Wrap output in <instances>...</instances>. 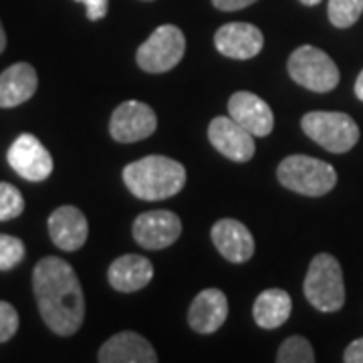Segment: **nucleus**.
Returning a JSON list of instances; mask_svg holds the SVG:
<instances>
[{
	"label": "nucleus",
	"mask_w": 363,
	"mask_h": 363,
	"mask_svg": "<svg viewBox=\"0 0 363 363\" xmlns=\"http://www.w3.org/2000/svg\"><path fill=\"white\" fill-rule=\"evenodd\" d=\"M293 311V301L283 289L262 291L252 307V317L262 329H277L286 323Z\"/></svg>",
	"instance_id": "aec40b11"
},
{
	"label": "nucleus",
	"mask_w": 363,
	"mask_h": 363,
	"mask_svg": "<svg viewBox=\"0 0 363 363\" xmlns=\"http://www.w3.org/2000/svg\"><path fill=\"white\" fill-rule=\"evenodd\" d=\"M298 2H303L305 6H315V4H319L321 0H298Z\"/></svg>",
	"instance_id": "7c9ffc66"
},
{
	"label": "nucleus",
	"mask_w": 363,
	"mask_h": 363,
	"mask_svg": "<svg viewBox=\"0 0 363 363\" xmlns=\"http://www.w3.org/2000/svg\"><path fill=\"white\" fill-rule=\"evenodd\" d=\"M214 45H216L218 52H222L228 59L248 61L262 51L264 37H262L260 28L250 23H228L216 30Z\"/></svg>",
	"instance_id": "f8f14e48"
},
{
	"label": "nucleus",
	"mask_w": 363,
	"mask_h": 363,
	"mask_svg": "<svg viewBox=\"0 0 363 363\" xmlns=\"http://www.w3.org/2000/svg\"><path fill=\"white\" fill-rule=\"evenodd\" d=\"M123 182L140 200H166L182 192L186 168L172 157L147 156L123 168Z\"/></svg>",
	"instance_id": "f03ea898"
},
{
	"label": "nucleus",
	"mask_w": 363,
	"mask_h": 363,
	"mask_svg": "<svg viewBox=\"0 0 363 363\" xmlns=\"http://www.w3.org/2000/svg\"><path fill=\"white\" fill-rule=\"evenodd\" d=\"M305 297L317 311H339L345 303L343 271L333 255L321 252L311 260L303 283Z\"/></svg>",
	"instance_id": "7ed1b4c3"
},
{
	"label": "nucleus",
	"mask_w": 363,
	"mask_h": 363,
	"mask_svg": "<svg viewBox=\"0 0 363 363\" xmlns=\"http://www.w3.org/2000/svg\"><path fill=\"white\" fill-rule=\"evenodd\" d=\"M186 52V37L178 26L162 25L142 43L135 61L145 73H166L178 65Z\"/></svg>",
	"instance_id": "0eeeda50"
},
{
	"label": "nucleus",
	"mask_w": 363,
	"mask_h": 363,
	"mask_svg": "<svg viewBox=\"0 0 363 363\" xmlns=\"http://www.w3.org/2000/svg\"><path fill=\"white\" fill-rule=\"evenodd\" d=\"M75 2H83L87 6V18L89 21L105 18L107 9H109V0H75Z\"/></svg>",
	"instance_id": "a878e982"
},
{
	"label": "nucleus",
	"mask_w": 363,
	"mask_h": 363,
	"mask_svg": "<svg viewBox=\"0 0 363 363\" xmlns=\"http://www.w3.org/2000/svg\"><path fill=\"white\" fill-rule=\"evenodd\" d=\"M18 331V313L11 303L0 301V343H6Z\"/></svg>",
	"instance_id": "393cba45"
},
{
	"label": "nucleus",
	"mask_w": 363,
	"mask_h": 363,
	"mask_svg": "<svg viewBox=\"0 0 363 363\" xmlns=\"http://www.w3.org/2000/svg\"><path fill=\"white\" fill-rule=\"evenodd\" d=\"M257 0H212V4L218 9V11H224V13H234V11H242L250 4H255Z\"/></svg>",
	"instance_id": "bb28decb"
},
{
	"label": "nucleus",
	"mask_w": 363,
	"mask_h": 363,
	"mask_svg": "<svg viewBox=\"0 0 363 363\" xmlns=\"http://www.w3.org/2000/svg\"><path fill=\"white\" fill-rule=\"evenodd\" d=\"M212 242L224 259L230 262H247L255 255V238L242 222L222 218L212 226Z\"/></svg>",
	"instance_id": "f3484780"
},
{
	"label": "nucleus",
	"mask_w": 363,
	"mask_h": 363,
	"mask_svg": "<svg viewBox=\"0 0 363 363\" xmlns=\"http://www.w3.org/2000/svg\"><path fill=\"white\" fill-rule=\"evenodd\" d=\"M25 245L11 234H0V272L13 271L25 259Z\"/></svg>",
	"instance_id": "b1692460"
},
{
	"label": "nucleus",
	"mask_w": 363,
	"mask_h": 363,
	"mask_svg": "<svg viewBox=\"0 0 363 363\" xmlns=\"http://www.w3.org/2000/svg\"><path fill=\"white\" fill-rule=\"evenodd\" d=\"M157 128L156 111L142 101H123L109 119V133L119 143H135L150 138Z\"/></svg>",
	"instance_id": "6e6552de"
},
{
	"label": "nucleus",
	"mask_w": 363,
	"mask_h": 363,
	"mask_svg": "<svg viewBox=\"0 0 363 363\" xmlns=\"http://www.w3.org/2000/svg\"><path fill=\"white\" fill-rule=\"evenodd\" d=\"M39 87L35 67L28 63H14L0 73V107L11 109L26 104Z\"/></svg>",
	"instance_id": "6ab92c4d"
},
{
	"label": "nucleus",
	"mask_w": 363,
	"mask_h": 363,
	"mask_svg": "<svg viewBox=\"0 0 363 363\" xmlns=\"http://www.w3.org/2000/svg\"><path fill=\"white\" fill-rule=\"evenodd\" d=\"M33 289L40 317L52 333H77L85 319V297L73 267L59 257L40 259L33 271Z\"/></svg>",
	"instance_id": "f257e3e1"
},
{
	"label": "nucleus",
	"mask_w": 363,
	"mask_h": 363,
	"mask_svg": "<svg viewBox=\"0 0 363 363\" xmlns=\"http://www.w3.org/2000/svg\"><path fill=\"white\" fill-rule=\"evenodd\" d=\"M355 95L363 101V71L357 75V81H355Z\"/></svg>",
	"instance_id": "c85d7f7f"
},
{
	"label": "nucleus",
	"mask_w": 363,
	"mask_h": 363,
	"mask_svg": "<svg viewBox=\"0 0 363 363\" xmlns=\"http://www.w3.org/2000/svg\"><path fill=\"white\" fill-rule=\"evenodd\" d=\"M228 317V298L220 289H204L188 309V323L200 335H210L220 329Z\"/></svg>",
	"instance_id": "2eb2a0df"
},
{
	"label": "nucleus",
	"mask_w": 363,
	"mask_h": 363,
	"mask_svg": "<svg viewBox=\"0 0 363 363\" xmlns=\"http://www.w3.org/2000/svg\"><path fill=\"white\" fill-rule=\"evenodd\" d=\"M208 140L222 156L233 162H248L255 156V135L230 116L214 117L208 125Z\"/></svg>",
	"instance_id": "9b49d317"
},
{
	"label": "nucleus",
	"mask_w": 363,
	"mask_h": 363,
	"mask_svg": "<svg viewBox=\"0 0 363 363\" xmlns=\"http://www.w3.org/2000/svg\"><path fill=\"white\" fill-rule=\"evenodd\" d=\"M286 69L295 83L313 93H329L339 85V69L335 61L313 45H303L293 51Z\"/></svg>",
	"instance_id": "423d86ee"
},
{
	"label": "nucleus",
	"mask_w": 363,
	"mask_h": 363,
	"mask_svg": "<svg viewBox=\"0 0 363 363\" xmlns=\"http://www.w3.org/2000/svg\"><path fill=\"white\" fill-rule=\"evenodd\" d=\"M363 14V0H329L327 16L337 28H350Z\"/></svg>",
	"instance_id": "412c9836"
},
{
	"label": "nucleus",
	"mask_w": 363,
	"mask_h": 363,
	"mask_svg": "<svg viewBox=\"0 0 363 363\" xmlns=\"http://www.w3.org/2000/svg\"><path fill=\"white\" fill-rule=\"evenodd\" d=\"M97 359L101 363H156L157 353L140 333L121 331L105 341Z\"/></svg>",
	"instance_id": "dca6fc26"
},
{
	"label": "nucleus",
	"mask_w": 363,
	"mask_h": 363,
	"mask_svg": "<svg viewBox=\"0 0 363 363\" xmlns=\"http://www.w3.org/2000/svg\"><path fill=\"white\" fill-rule=\"evenodd\" d=\"M25 210V198L9 182H0V222L18 218Z\"/></svg>",
	"instance_id": "5701e85b"
},
{
	"label": "nucleus",
	"mask_w": 363,
	"mask_h": 363,
	"mask_svg": "<svg viewBox=\"0 0 363 363\" xmlns=\"http://www.w3.org/2000/svg\"><path fill=\"white\" fill-rule=\"evenodd\" d=\"M343 362L345 363H363V337L355 339L350 343V347L343 353Z\"/></svg>",
	"instance_id": "cd10ccee"
},
{
	"label": "nucleus",
	"mask_w": 363,
	"mask_h": 363,
	"mask_svg": "<svg viewBox=\"0 0 363 363\" xmlns=\"http://www.w3.org/2000/svg\"><path fill=\"white\" fill-rule=\"evenodd\" d=\"M301 128L331 154H345L359 142L357 123L341 111H309L301 119Z\"/></svg>",
	"instance_id": "39448f33"
},
{
	"label": "nucleus",
	"mask_w": 363,
	"mask_h": 363,
	"mask_svg": "<svg viewBox=\"0 0 363 363\" xmlns=\"http://www.w3.org/2000/svg\"><path fill=\"white\" fill-rule=\"evenodd\" d=\"M145 2H152V0H145Z\"/></svg>",
	"instance_id": "2f4dec72"
},
{
	"label": "nucleus",
	"mask_w": 363,
	"mask_h": 363,
	"mask_svg": "<svg viewBox=\"0 0 363 363\" xmlns=\"http://www.w3.org/2000/svg\"><path fill=\"white\" fill-rule=\"evenodd\" d=\"M228 116L255 138H264L274 128V116L269 104L248 91H236L228 99Z\"/></svg>",
	"instance_id": "ddd939ff"
},
{
	"label": "nucleus",
	"mask_w": 363,
	"mask_h": 363,
	"mask_svg": "<svg viewBox=\"0 0 363 363\" xmlns=\"http://www.w3.org/2000/svg\"><path fill=\"white\" fill-rule=\"evenodd\" d=\"M107 279L119 293H135L154 279V264L142 255H123L109 264Z\"/></svg>",
	"instance_id": "a211bd4d"
},
{
	"label": "nucleus",
	"mask_w": 363,
	"mask_h": 363,
	"mask_svg": "<svg viewBox=\"0 0 363 363\" xmlns=\"http://www.w3.org/2000/svg\"><path fill=\"white\" fill-rule=\"evenodd\" d=\"M9 166L28 182H43L52 174V156L33 133H21L9 147Z\"/></svg>",
	"instance_id": "1a4fd4ad"
},
{
	"label": "nucleus",
	"mask_w": 363,
	"mask_h": 363,
	"mask_svg": "<svg viewBox=\"0 0 363 363\" xmlns=\"http://www.w3.org/2000/svg\"><path fill=\"white\" fill-rule=\"evenodd\" d=\"M49 234L55 247L65 252H75L87 242L89 222L79 208L59 206L49 216Z\"/></svg>",
	"instance_id": "4468645a"
},
{
	"label": "nucleus",
	"mask_w": 363,
	"mask_h": 363,
	"mask_svg": "<svg viewBox=\"0 0 363 363\" xmlns=\"http://www.w3.org/2000/svg\"><path fill=\"white\" fill-rule=\"evenodd\" d=\"M277 178L286 190L303 196L329 194L337 184V172L331 164L311 156H289L281 162Z\"/></svg>",
	"instance_id": "20e7f679"
},
{
	"label": "nucleus",
	"mask_w": 363,
	"mask_h": 363,
	"mask_svg": "<svg viewBox=\"0 0 363 363\" xmlns=\"http://www.w3.org/2000/svg\"><path fill=\"white\" fill-rule=\"evenodd\" d=\"M182 234V220L172 210H150L133 220V238L147 250L172 247Z\"/></svg>",
	"instance_id": "9d476101"
},
{
	"label": "nucleus",
	"mask_w": 363,
	"mask_h": 363,
	"mask_svg": "<svg viewBox=\"0 0 363 363\" xmlns=\"http://www.w3.org/2000/svg\"><path fill=\"white\" fill-rule=\"evenodd\" d=\"M279 363H313L315 362V351L311 343L301 335H291L283 341L277 353Z\"/></svg>",
	"instance_id": "4be33fe9"
},
{
	"label": "nucleus",
	"mask_w": 363,
	"mask_h": 363,
	"mask_svg": "<svg viewBox=\"0 0 363 363\" xmlns=\"http://www.w3.org/2000/svg\"><path fill=\"white\" fill-rule=\"evenodd\" d=\"M6 49V33H4V28H2V23H0V52Z\"/></svg>",
	"instance_id": "c756f323"
}]
</instances>
